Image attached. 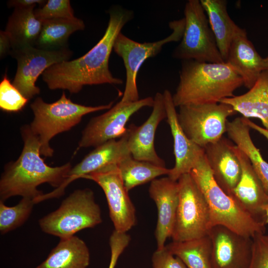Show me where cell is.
Wrapping results in <instances>:
<instances>
[{
	"label": "cell",
	"mask_w": 268,
	"mask_h": 268,
	"mask_svg": "<svg viewBox=\"0 0 268 268\" xmlns=\"http://www.w3.org/2000/svg\"><path fill=\"white\" fill-rule=\"evenodd\" d=\"M34 13L36 17L42 21L75 17L69 0H48L41 7L35 9Z\"/></svg>",
	"instance_id": "obj_32"
},
{
	"label": "cell",
	"mask_w": 268,
	"mask_h": 268,
	"mask_svg": "<svg viewBox=\"0 0 268 268\" xmlns=\"http://www.w3.org/2000/svg\"><path fill=\"white\" fill-rule=\"evenodd\" d=\"M148 192L157 207L155 236L157 250H161L167 239L171 237L175 221L179 202L178 182L168 177L156 178L151 182Z\"/></svg>",
	"instance_id": "obj_19"
},
{
	"label": "cell",
	"mask_w": 268,
	"mask_h": 268,
	"mask_svg": "<svg viewBox=\"0 0 268 268\" xmlns=\"http://www.w3.org/2000/svg\"><path fill=\"white\" fill-rule=\"evenodd\" d=\"M233 150L240 162L242 173L229 196L253 218L266 225L265 207L268 194L247 156L235 144Z\"/></svg>",
	"instance_id": "obj_17"
},
{
	"label": "cell",
	"mask_w": 268,
	"mask_h": 268,
	"mask_svg": "<svg viewBox=\"0 0 268 268\" xmlns=\"http://www.w3.org/2000/svg\"><path fill=\"white\" fill-rule=\"evenodd\" d=\"M117 165L128 192L136 186L151 182L159 176L168 175L170 170L166 167L135 159L132 156Z\"/></svg>",
	"instance_id": "obj_29"
},
{
	"label": "cell",
	"mask_w": 268,
	"mask_h": 268,
	"mask_svg": "<svg viewBox=\"0 0 268 268\" xmlns=\"http://www.w3.org/2000/svg\"><path fill=\"white\" fill-rule=\"evenodd\" d=\"M153 98L152 110L148 119L139 126L131 124L127 128L128 146L134 159L166 167L165 161L158 155L154 147L156 129L166 118L163 94L157 92Z\"/></svg>",
	"instance_id": "obj_16"
},
{
	"label": "cell",
	"mask_w": 268,
	"mask_h": 268,
	"mask_svg": "<svg viewBox=\"0 0 268 268\" xmlns=\"http://www.w3.org/2000/svg\"><path fill=\"white\" fill-rule=\"evenodd\" d=\"M153 268H188L177 257L171 254L165 247L157 250L153 253L152 258Z\"/></svg>",
	"instance_id": "obj_35"
},
{
	"label": "cell",
	"mask_w": 268,
	"mask_h": 268,
	"mask_svg": "<svg viewBox=\"0 0 268 268\" xmlns=\"http://www.w3.org/2000/svg\"><path fill=\"white\" fill-rule=\"evenodd\" d=\"M85 27L83 21L76 17L44 20L35 47L48 50L67 48L69 36L76 31L83 30Z\"/></svg>",
	"instance_id": "obj_27"
},
{
	"label": "cell",
	"mask_w": 268,
	"mask_h": 268,
	"mask_svg": "<svg viewBox=\"0 0 268 268\" xmlns=\"http://www.w3.org/2000/svg\"><path fill=\"white\" fill-rule=\"evenodd\" d=\"M207 235L211 245L212 268H248L252 237L239 234L220 225L211 227Z\"/></svg>",
	"instance_id": "obj_14"
},
{
	"label": "cell",
	"mask_w": 268,
	"mask_h": 268,
	"mask_svg": "<svg viewBox=\"0 0 268 268\" xmlns=\"http://www.w3.org/2000/svg\"><path fill=\"white\" fill-rule=\"evenodd\" d=\"M109 20L104 35L83 56L56 64L42 74L51 90L64 89L71 94L79 92L85 85L121 84L123 80L114 77L109 67L115 41L125 25L134 18L132 10L114 5L109 10Z\"/></svg>",
	"instance_id": "obj_1"
},
{
	"label": "cell",
	"mask_w": 268,
	"mask_h": 268,
	"mask_svg": "<svg viewBox=\"0 0 268 268\" xmlns=\"http://www.w3.org/2000/svg\"><path fill=\"white\" fill-rule=\"evenodd\" d=\"M17 61L13 85L28 100L40 93L37 79L49 67L68 61L72 52L67 48L56 50L41 49L35 46L11 51L10 54Z\"/></svg>",
	"instance_id": "obj_12"
},
{
	"label": "cell",
	"mask_w": 268,
	"mask_h": 268,
	"mask_svg": "<svg viewBox=\"0 0 268 268\" xmlns=\"http://www.w3.org/2000/svg\"><path fill=\"white\" fill-rule=\"evenodd\" d=\"M220 103L230 105L244 118L259 119L268 130V70L262 73L248 92L224 98Z\"/></svg>",
	"instance_id": "obj_22"
},
{
	"label": "cell",
	"mask_w": 268,
	"mask_h": 268,
	"mask_svg": "<svg viewBox=\"0 0 268 268\" xmlns=\"http://www.w3.org/2000/svg\"><path fill=\"white\" fill-rule=\"evenodd\" d=\"M165 248L188 268H212L211 245L207 235L183 241H173Z\"/></svg>",
	"instance_id": "obj_28"
},
{
	"label": "cell",
	"mask_w": 268,
	"mask_h": 268,
	"mask_svg": "<svg viewBox=\"0 0 268 268\" xmlns=\"http://www.w3.org/2000/svg\"><path fill=\"white\" fill-rule=\"evenodd\" d=\"M190 174L207 202L210 228L220 225L250 237L258 233H265L266 224L251 216L216 183L204 153Z\"/></svg>",
	"instance_id": "obj_4"
},
{
	"label": "cell",
	"mask_w": 268,
	"mask_h": 268,
	"mask_svg": "<svg viewBox=\"0 0 268 268\" xmlns=\"http://www.w3.org/2000/svg\"><path fill=\"white\" fill-rule=\"evenodd\" d=\"M242 119L243 121L249 127L250 129L255 130V131L259 132L260 134L263 135L268 141V130L252 122L249 120V119H247L243 117H242Z\"/></svg>",
	"instance_id": "obj_38"
},
{
	"label": "cell",
	"mask_w": 268,
	"mask_h": 268,
	"mask_svg": "<svg viewBox=\"0 0 268 268\" xmlns=\"http://www.w3.org/2000/svg\"><path fill=\"white\" fill-rule=\"evenodd\" d=\"M33 200L22 198L18 204L8 206L0 201V232L4 234L21 226L30 216L34 204Z\"/></svg>",
	"instance_id": "obj_30"
},
{
	"label": "cell",
	"mask_w": 268,
	"mask_h": 268,
	"mask_svg": "<svg viewBox=\"0 0 268 268\" xmlns=\"http://www.w3.org/2000/svg\"><path fill=\"white\" fill-rule=\"evenodd\" d=\"M250 129L241 117L228 121L226 125V133L229 137L247 156L268 194V163L254 144Z\"/></svg>",
	"instance_id": "obj_26"
},
{
	"label": "cell",
	"mask_w": 268,
	"mask_h": 268,
	"mask_svg": "<svg viewBox=\"0 0 268 268\" xmlns=\"http://www.w3.org/2000/svg\"><path fill=\"white\" fill-rule=\"evenodd\" d=\"M154 98L147 97L135 102L119 101L105 113L92 118L82 132L78 147H96L110 140L122 137L131 117L145 107H152Z\"/></svg>",
	"instance_id": "obj_11"
},
{
	"label": "cell",
	"mask_w": 268,
	"mask_h": 268,
	"mask_svg": "<svg viewBox=\"0 0 268 268\" xmlns=\"http://www.w3.org/2000/svg\"><path fill=\"white\" fill-rule=\"evenodd\" d=\"M252 239L251 257L248 268H268V235L258 233Z\"/></svg>",
	"instance_id": "obj_33"
},
{
	"label": "cell",
	"mask_w": 268,
	"mask_h": 268,
	"mask_svg": "<svg viewBox=\"0 0 268 268\" xmlns=\"http://www.w3.org/2000/svg\"><path fill=\"white\" fill-rule=\"evenodd\" d=\"M47 1L44 0H11L7 2L9 7L27 8L36 6L37 4L44 5Z\"/></svg>",
	"instance_id": "obj_36"
},
{
	"label": "cell",
	"mask_w": 268,
	"mask_h": 268,
	"mask_svg": "<svg viewBox=\"0 0 268 268\" xmlns=\"http://www.w3.org/2000/svg\"><path fill=\"white\" fill-rule=\"evenodd\" d=\"M179 202L171 235L173 241L180 242L207 235L210 218L206 200L190 173L177 181Z\"/></svg>",
	"instance_id": "obj_9"
},
{
	"label": "cell",
	"mask_w": 268,
	"mask_h": 268,
	"mask_svg": "<svg viewBox=\"0 0 268 268\" xmlns=\"http://www.w3.org/2000/svg\"><path fill=\"white\" fill-rule=\"evenodd\" d=\"M35 7L15 8L9 17L4 31L10 39L11 51L35 47L42 21L35 16Z\"/></svg>",
	"instance_id": "obj_24"
},
{
	"label": "cell",
	"mask_w": 268,
	"mask_h": 268,
	"mask_svg": "<svg viewBox=\"0 0 268 268\" xmlns=\"http://www.w3.org/2000/svg\"><path fill=\"white\" fill-rule=\"evenodd\" d=\"M233 145L222 137L203 148L214 180L229 195L238 183L242 173L240 162L233 150Z\"/></svg>",
	"instance_id": "obj_20"
},
{
	"label": "cell",
	"mask_w": 268,
	"mask_h": 268,
	"mask_svg": "<svg viewBox=\"0 0 268 268\" xmlns=\"http://www.w3.org/2000/svg\"><path fill=\"white\" fill-rule=\"evenodd\" d=\"M130 236L127 232L114 230L109 239L111 250L110 261L108 268H115L120 255L129 245Z\"/></svg>",
	"instance_id": "obj_34"
},
{
	"label": "cell",
	"mask_w": 268,
	"mask_h": 268,
	"mask_svg": "<svg viewBox=\"0 0 268 268\" xmlns=\"http://www.w3.org/2000/svg\"><path fill=\"white\" fill-rule=\"evenodd\" d=\"M102 222L101 209L94 193L86 188L75 190L57 209L41 218L39 224L45 233L63 239Z\"/></svg>",
	"instance_id": "obj_6"
},
{
	"label": "cell",
	"mask_w": 268,
	"mask_h": 268,
	"mask_svg": "<svg viewBox=\"0 0 268 268\" xmlns=\"http://www.w3.org/2000/svg\"><path fill=\"white\" fill-rule=\"evenodd\" d=\"M236 113L230 105L218 103L183 105L177 116L186 135L204 148L223 137L228 117Z\"/></svg>",
	"instance_id": "obj_10"
},
{
	"label": "cell",
	"mask_w": 268,
	"mask_h": 268,
	"mask_svg": "<svg viewBox=\"0 0 268 268\" xmlns=\"http://www.w3.org/2000/svg\"><path fill=\"white\" fill-rule=\"evenodd\" d=\"M166 119L173 138L174 166L170 169L168 177L177 181L183 174L189 173L204 154L203 148L191 140L181 128L178 119L172 94L165 89L163 93Z\"/></svg>",
	"instance_id": "obj_18"
},
{
	"label": "cell",
	"mask_w": 268,
	"mask_h": 268,
	"mask_svg": "<svg viewBox=\"0 0 268 268\" xmlns=\"http://www.w3.org/2000/svg\"><path fill=\"white\" fill-rule=\"evenodd\" d=\"M184 18L169 23L172 30L166 38L152 42L139 43L133 40L121 32L117 36L113 47L115 53L120 57L126 70V80L122 102H133L139 100L136 78L139 68L147 59L156 56L164 45L181 41L185 29Z\"/></svg>",
	"instance_id": "obj_8"
},
{
	"label": "cell",
	"mask_w": 268,
	"mask_h": 268,
	"mask_svg": "<svg viewBox=\"0 0 268 268\" xmlns=\"http://www.w3.org/2000/svg\"><path fill=\"white\" fill-rule=\"evenodd\" d=\"M82 178L96 182L103 190L114 230L127 232L136 223L135 209L117 164H111L85 175Z\"/></svg>",
	"instance_id": "obj_13"
},
{
	"label": "cell",
	"mask_w": 268,
	"mask_h": 268,
	"mask_svg": "<svg viewBox=\"0 0 268 268\" xmlns=\"http://www.w3.org/2000/svg\"><path fill=\"white\" fill-rule=\"evenodd\" d=\"M266 224H268V201L265 207Z\"/></svg>",
	"instance_id": "obj_39"
},
{
	"label": "cell",
	"mask_w": 268,
	"mask_h": 268,
	"mask_svg": "<svg viewBox=\"0 0 268 268\" xmlns=\"http://www.w3.org/2000/svg\"><path fill=\"white\" fill-rule=\"evenodd\" d=\"M242 85V78L226 62L182 61L179 82L172 99L176 107L218 103L233 96Z\"/></svg>",
	"instance_id": "obj_3"
},
{
	"label": "cell",
	"mask_w": 268,
	"mask_h": 268,
	"mask_svg": "<svg viewBox=\"0 0 268 268\" xmlns=\"http://www.w3.org/2000/svg\"><path fill=\"white\" fill-rule=\"evenodd\" d=\"M12 50V44L9 37L5 31H0V57L3 58L10 54Z\"/></svg>",
	"instance_id": "obj_37"
},
{
	"label": "cell",
	"mask_w": 268,
	"mask_h": 268,
	"mask_svg": "<svg viewBox=\"0 0 268 268\" xmlns=\"http://www.w3.org/2000/svg\"><path fill=\"white\" fill-rule=\"evenodd\" d=\"M126 133L118 140H110L95 147L71 168L66 180L60 187L49 193L43 194L38 198V201L60 197L64 194L67 186L74 180L108 165L118 164L132 156L128 146Z\"/></svg>",
	"instance_id": "obj_15"
},
{
	"label": "cell",
	"mask_w": 268,
	"mask_h": 268,
	"mask_svg": "<svg viewBox=\"0 0 268 268\" xmlns=\"http://www.w3.org/2000/svg\"><path fill=\"white\" fill-rule=\"evenodd\" d=\"M242 78L243 85L250 89L262 73L268 70L266 58H262L248 39L245 30L234 37L225 61Z\"/></svg>",
	"instance_id": "obj_21"
},
{
	"label": "cell",
	"mask_w": 268,
	"mask_h": 268,
	"mask_svg": "<svg viewBox=\"0 0 268 268\" xmlns=\"http://www.w3.org/2000/svg\"><path fill=\"white\" fill-rule=\"evenodd\" d=\"M24 146L18 158L7 164L0 180V199L4 201L16 196L34 200L43 194L37 189L47 183L58 188L66 180L72 168L70 162L51 167L41 157L40 143L29 125L21 129Z\"/></svg>",
	"instance_id": "obj_2"
},
{
	"label": "cell",
	"mask_w": 268,
	"mask_h": 268,
	"mask_svg": "<svg viewBox=\"0 0 268 268\" xmlns=\"http://www.w3.org/2000/svg\"><path fill=\"white\" fill-rule=\"evenodd\" d=\"M8 79L6 73L0 82V108L7 112L21 111L28 102Z\"/></svg>",
	"instance_id": "obj_31"
},
{
	"label": "cell",
	"mask_w": 268,
	"mask_h": 268,
	"mask_svg": "<svg viewBox=\"0 0 268 268\" xmlns=\"http://www.w3.org/2000/svg\"><path fill=\"white\" fill-rule=\"evenodd\" d=\"M60 239L46 259L36 268H87L90 257L85 243L75 235Z\"/></svg>",
	"instance_id": "obj_25"
},
{
	"label": "cell",
	"mask_w": 268,
	"mask_h": 268,
	"mask_svg": "<svg viewBox=\"0 0 268 268\" xmlns=\"http://www.w3.org/2000/svg\"><path fill=\"white\" fill-rule=\"evenodd\" d=\"M215 37L218 49L225 62L232 41L241 29L229 16L224 0H201Z\"/></svg>",
	"instance_id": "obj_23"
},
{
	"label": "cell",
	"mask_w": 268,
	"mask_h": 268,
	"mask_svg": "<svg viewBox=\"0 0 268 268\" xmlns=\"http://www.w3.org/2000/svg\"><path fill=\"white\" fill-rule=\"evenodd\" d=\"M265 58H266V61H267V63H268V56H267V57H266Z\"/></svg>",
	"instance_id": "obj_40"
},
{
	"label": "cell",
	"mask_w": 268,
	"mask_h": 268,
	"mask_svg": "<svg viewBox=\"0 0 268 268\" xmlns=\"http://www.w3.org/2000/svg\"><path fill=\"white\" fill-rule=\"evenodd\" d=\"M114 103L112 101L106 105L88 106L73 102L65 93L57 101L48 103L41 97L35 99L30 105L34 118L30 128L39 138L40 154L51 157L54 150L50 145L51 139L57 134L68 131L78 124L82 117L89 113L109 110Z\"/></svg>",
	"instance_id": "obj_5"
},
{
	"label": "cell",
	"mask_w": 268,
	"mask_h": 268,
	"mask_svg": "<svg viewBox=\"0 0 268 268\" xmlns=\"http://www.w3.org/2000/svg\"><path fill=\"white\" fill-rule=\"evenodd\" d=\"M184 16V31L180 43L173 52V57L182 61L225 63L200 0H188Z\"/></svg>",
	"instance_id": "obj_7"
}]
</instances>
